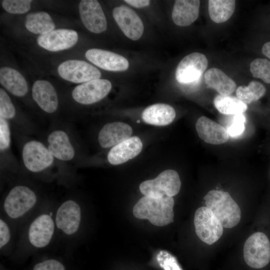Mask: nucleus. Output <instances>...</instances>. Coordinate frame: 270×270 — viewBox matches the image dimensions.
<instances>
[{"label": "nucleus", "instance_id": "1", "mask_svg": "<svg viewBox=\"0 0 270 270\" xmlns=\"http://www.w3.org/2000/svg\"><path fill=\"white\" fill-rule=\"evenodd\" d=\"M54 216V212L44 209L32 218L22 234V244L28 248L20 260L50 244L56 230Z\"/></svg>", "mask_w": 270, "mask_h": 270}, {"label": "nucleus", "instance_id": "2", "mask_svg": "<svg viewBox=\"0 0 270 270\" xmlns=\"http://www.w3.org/2000/svg\"><path fill=\"white\" fill-rule=\"evenodd\" d=\"M38 202V196L33 189L26 185L18 184L6 196L2 204V212L10 222L18 223L34 212Z\"/></svg>", "mask_w": 270, "mask_h": 270}, {"label": "nucleus", "instance_id": "3", "mask_svg": "<svg viewBox=\"0 0 270 270\" xmlns=\"http://www.w3.org/2000/svg\"><path fill=\"white\" fill-rule=\"evenodd\" d=\"M172 197L155 198L144 196L132 209L134 216L140 220H148L154 226H164L174 221Z\"/></svg>", "mask_w": 270, "mask_h": 270}, {"label": "nucleus", "instance_id": "4", "mask_svg": "<svg viewBox=\"0 0 270 270\" xmlns=\"http://www.w3.org/2000/svg\"><path fill=\"white\" fill-rule=\"evenodd\" d=\"M208 208L225 228L236 226L241 218L240 209L230 194L220 190H212L204 196Z\"/></svg>", "mask_w": 270, "mask_h": 270}, {"label": "nucleus", "instance_id": "5", "mask_svg": "<svg viewBox=\"0 0 270 270\" xmlns=\"http://www.w3.org/2000/svg\"><path fill=\"white\" fill-rule=\"evenodd\" d=\"M181 182L177 172L167 170L154 179L145 180L140 185V190L145 196L155 198L172 197L180 189Z\"/></svg>", "mask_w": 270, "mask_h": 270}, {"label": "nucleus", "instance_id": "6", "mask_svg": "<svg viewBox=\"0 0 270 270\" xmlns=\"http://www.w3.org/2000/svg\"><path fill=\"white\" fill-rule=\"evenodd\" d=\"M54 217L56 230L62 235L70 238L78 234L82 221V210L78 202L64 200L55 210Z\"/></svg>", "mask_w": 270, "mask_h": 270}, {"label": "nucleus", "instance_id": "7", "mask_svg": "<svg viewBox=\"0 0 270 270\" xmlns=\"http://www.w3.org/2000/svg\"><path fill=\"white\" fill-rule=\"evenodd\" d=\"M244 258L246 264L254 268L266 266L270 261V242L263 232L252 234L244 246Z\"/></svg>", "mask_w": 270, "mask_h": 270}, {"label": "nucleus", "instance_id": "8", "mask_svg": "<svg viewBox=\"0 0 270 270\" xmlns=\"http://www.w3.org/2000/svg\"><path fill=\"white\" fill-rule=\"evenodd\" d=\"M194 225L198 236L209 245L218 241L223 234L224 227L220 222L206 206H202L196 210Z\"/></svg>", "mask_w": 270, "mask_h": 270}, {"label": "nucleus", "instance_id": "9", "mask_svg": "<svg viewBox=\"0 0 270 270\" xmlns=\"http://www.w3.org/2000/svg\"><path fill=\"white\" fill-rule=\"evenodd\" d=\"M54 158L47 146L40 141L31 140L23 146V164L30 172L38 173L46 170L53 164Z\"/></svg>", "mask_w": 270, "mask_h": 270}, {"label": "nucleus", "instance_id": "10", "mask_svg": "<svg viewBox=\"0 0 270 270\" xmlns=\"http://www.w3.org/2000/svg\"><path fill=\"white\" fill-rule=\"evenodd\" d=\"M208 60L204 54L192 52L184 56L176 68L175 76L182 84H190L198 82L206 70Z\"/></svg>", "mask_w": 270, "mask_h": 270}, {"label": "nucleus", "instance_id": "11", "mask_svg": "<svg viewBox=\"0 0 270 270\" xmlns=\"http://www.w3.org/2000/svg\"><path fill=\"white\" fill-rule=\"evenodd\" d=\"M58 71L62 78L74 83H84L101 76L97 68L84 61L76 60L62 62L58 66Z\"/></svg>", "mask_w": 270, "mask_h": 270}, {"label": "nucleus", "instance_id": "12", "mask_svg": "<svg viewBox=\"0 0 270 270\" xmlns=\"http://www.w3.org/2000/svg\"><path fill=\"white\" fill-rule=\"evenodd\" d=\"M112 88L108 80L96 79L76 86L72 92L74 100L78 103L90 104L105 98Z\"/></svg>", "mask_w": 270, "mask_h": 270}, {"label": "nucleus", "instance_id": "13", "mask_svg": "<svg viewBox=\"0 0 270 270\" xmlns=\"http://www.w3.org/2000/svg\"><path fill=\"white\" fill-rule=\"evenodd\" d=\"M114 18L124 34L129 38L138 40L144 32V24L138 14L130 8L121 6L112 10Z\"/></svg>", "mask_w": 270, "mask_h": 270}, {"label": "nucleus", "instance_id": "14", "mask_svg": "<svg viewBox=\"0 0 270 270\" xmlns=\"http://www.w3.org/2000/svg\"><path fill=\"white\" fill-rule=\"evenodd\" d=\"M78 8L82 22L88 30L99 34L106 30V18L98 1L81 0Z\"/></svg>", "mask_w": 270, "mask_h": 270}, {"label": "nucleus", "instance_id": "15", "mask_svg": "<svg viewBox=\"0 0 270 270\" xmlns=\"http://www.w3.org/2000/svg\"><path fill=\"white\" fill-rule=\"evenodd\" d=\"M78 40V34L75 30L58 29L39 36L37 42L40 46L48 50L57 52L72 47Z\"/></svg>", "mask_w": 270, "mask_h": 270}, {"label": "nucleus", "instance_id": "16", "mask_svg": "<svg viewBox=\"0 0 270 270\" xmlns=\"http://www.w3.org/2000/svg\"><path fill=\"white\" fill-rule=\"evenodd\" d=\"M86 57L94 65L109 71L126 70L129 66L128 60L123 56L104 50L90 49L86 51Z\"/></svg>", "mask_w": 270, "mask_h": 270}, {"label": "nucleus", "instance_id": "17", "mask_svg": "<svg viewBox=\"0 0 270 270\" xmlns=\"http://www.w3.org/2000/svg\"><path fill=\"white\" fill-rule=\"evenodd\" d=\"M47 148L54 158L68 162L74 157V148L66 132L60 130L52 132L47 138Z\"/></svg>", "mask_w": 270, "mask_h": 270}, {"label": "nucleus", "instance_id": "18", "mask_svg": "<svg viewBox=\"0 0 270 270\" xmlns=\"http://www.w3.org/2000/svg\"><path fill=\"white\" fill-rule=\"evenodd\" d=\"M196 128L199 137L206 143L220 144L228 140L229 135L225 128L206 116L198 119Z\"/></svg>", "mask_w": 270, "mask_h": 270}, {"label": "nucleus", "instance_id": "19", "mask_svg": "<svg viewBox=\"0 0 270 270\" xmlns=\"http://www.w3.org/2000/svg\"><path fill=\"white\" fill-rule=\"evenodd\" d=\"M142 148V143L138 137H130L112 147L107 158L112 165L122 164L138 156Z\"/></svg>", "mask_w": 270, "mask_h": 270}, {"label": "nucleus", "instance_id": "20", "mask_svg": "<svg viewBox=\"0 0 270 270\" xmlns=\"http://www.w3.org/2000/svg\"><path fill=\"white\" fill-rule=\"evenodd\" d=\"M34 100L42 110L52 114L58 108V98L53 86L48 81L38 80L35 82L32 88Z\"/></svg>", "mask_w": 270, "mask_h": 270}, {"label": "nucleus", "instance_id": "21", "mask_svg": "<svg viewBox=\"0 0 270 270\" xmlns=\"http://www.w3.org/2000/svg\"><path fill=\"white\" fill-rule=\"evenodd\" d=\"M132 132L131 126L126 123H108L102 128L98 133V142L104 148L113 147L130 138Z\"/></svg>", "mask_w": 270, "mask_h": 270}, {"label": "nucleus", "instance_id": "22", "mask_svg": "<svg viewBox=\"0 0 270 270\" xmlns=\"http://www.w3.org/2000/svg\"><path fill=\"white\" fill-rule=\"evenodd\" d=\"M200 6L198 0H176L172 14L173 22L180 26L190 25L198 16Z\"/></svg>", "mask_w": 270, "mask_h": 270}, {"label": "nucleus", "instance_id": "23", "mask_svg": "<svg viewBox=\"0 0 270 270\" xmlns=\"http://www.w3.org/2000/svg\"><path fill=\"white\" fill-rule=\"evenodd\" d=\"M142 117L146 124L164 126L172 122L176 117V112L171 106L159 103L146 108L143 111Z\"/></svg>", "mask_w": 270, "mask_h": 270}, {"label": "nucleus", "instance_id": "24", "mask_svg": "<svg viewBox=\"0 0 270 270\" xmlns=\"http://www.w3.org/2000/svg\"><path fill=\"white\" fill-rule=\"evenodd\" d=\"M0 82L6 90L16 96H23L28 92V86L24 77L11 68H0Z\"/></svg>", "mask_w": 270, "mask_h": 270}, {"label": "nucleus", "instance_id": "25", "mask_svg": "<svg viewBox=\"0 0 270 270\" xmlns=\"http://www.w3.org/2000/svg\"><path fill=\"white\" fill-rule=\"evenodd\" d=\"M204 78L208 86L215 90L221 95H230L236 88L234 81L218 68L208 69L205 72Z\"/></svg>", "mask_w": 270, "mask_h": 270}, {"label": "nucleus", "instance_id": "26", "mask_svg": "<svg viewBox=\"0 0 270 270\" xmlns=\"http://www.w3.org/2000/svg\"><path fill=\"white\" fill-rule=\"evenodd\" d=\"M25 26L30 32L40 35L46 34L54 30L55 28L54 24L50 15L44 12L28 14Z\"/></svg>", "mask_w": 270, "mask_h": 270}, {"label": "nucleus", "instance_id": "27", "mask_svg": "<svg viewBox=\"0 0 270 270\" xmlns=\"http://www.w3.org/2000/svg\"><path fill=\"white\" fill-rule=\"evenodd\" d=\"M236 1L234 0H209L208 10L210 19L217 24L227 21L234 14Z\"/></svg>", "mask_w": 270, "mask_h": 270}, {"label": "nucleus", "instance_id": "28", "mask_svg": "<svg viewBox=\"0 0 270 270\" xmlns=\"http://www.w3.org/2000/svg\"><path fill=\"white\" fill-rule=\"evenodd\" d=\"M214 104L216 110L224 115L242 114L248 108L246 104L230 95H217L214 100Z\"/></svg>", "mask_w": 270, "mask_h": 270}, {"label": "nucleus", "instance_id": "29", "mask_svg": "<svg viewBox=\"0 0 270 270\" xmlns=\"http://www.w3.org/2000/svg\"><path fill=\"white\" fill-rule=\"evenodd\" d=\"M266 92V88L262 84L252 80L248 86H238L236 90V94L241 101L248 104L260 98L265 94Z\"/></svg>", "mask_w": 270, "mask_h": 270}, {"label": "nucleus", "instance_id": "30", "mask_svg": "<svg viewBox=\"0 0 270 270\" xmlns=\"http://www.w3.org/2000/svg\"><path fill=\"white\" fill-rule=\"evenodd\" d=\"M28 270H72L63 260L52 256L36 258Z\"/></svg>", "mask_w": 270, "mask_h": 270}, {"label": "nucleus", "instance_id": "31", "mask_svg": "<svg viewBox=\"0 0 270 270\" xmlns=\"http://www.w3.org/2000/svg\"><path fill=\"white\" fill-rule=\"evenodd\" d=\"M225 116L224 127L228 135L236 137L242 134L245 129L246 118L244 115L242 114Z\"/></svg>", "mask_w": 270, "mask_h": 270}, {"label": "nucleus", "instance_id": "32", "mask_svg": "<svg viewBox=\"0 0 270 270\" xmlns=\"http://www.w3.org/2000/svg\"><path fill=\"white\" fill-rule=\"evenodd\" d=\"M250 70L254 78L270 84V60L265 58L254 59L250 64Z\"/></svg>", "mask_w": 270, "mask_h": 270}, {"label": "nucleus", "instance_id": "33", "mask_svg": "<svg viewBox=\"0 0 270 270\" xmlns=\"http://www.w3.org/2000/svg\"><path fill=\"white\" fill-rule=\"evenodd\" d=\"M10 221L4 216L0 218V250L1 254L7 256L9 254L8 247L12 240V228Z\"/></svg>", "mask_w": 270, "mask_h": 270}, {"label": "nucleus", "instance_id": "34", "mask_svg": "<svg viewBox=\"0 0 270 270\" xmlns=\"http://www.w3.org/2000/svg\"><path fill=\"white\" fill-rule=\"evenodd\" d=\"M32 2L30 0H4L2 1V6L8 12L20 14L29 10Z\"/></svg>", "mask_w": 270, "mask_h": 270}, {"label": "nucleus", "instance_id": "35", "mask_svg": "<svg viewBox=\"0 0 270 270\" xmlns=\"http://www.w3.org/2000/svg\"><path fill=\"white\" fill-rule=\"evenodd\" d=\"M16 115L15 108L8 94L0 89V117L6 120L12 119Z\"/></svg>", "mask_w": 270, "mask_h": 270}, {"label": "nucleus", "instance_id": "36", "mask_svg": "<svg viewBox=\"0 0 270 270\" xmlns=\"http://www.w3.org/2000/svg\"><path fill=\"white\" fill-rule=\"evenodd\" d=\"M10 144V130L8 120L0 117V150H6Z\"/></svg>", "mask_w": 270, "mask_h": 270}, {"label": "nucleus", "instance_id": "37", "mask_svg": "<svg viewBox=\"0 0 270 270\" xmlns=\"http://www.w3.org/2000/svg\"><path fill=\"white\" fill-rule=\"evenodd\" d=\"M124 2L136 8L147 6L150 3V1L148 0H126Z\"/></svg>", "mask_w": 270, "mask_h": 270}, {"label": "nucleus", "instance_id": "38", "mask_svg": "<svg viewBox=\"0 0 270 270\" xmlns=\"http://www.w3.org/2000/svg\"><path fill=\"white\" fill-rule=\"evenodd\" d=\"M262 52L270 60V41L266 42L262 47Z\"/></svg>", "mask_w": 270, "mask_h": 270}, {"label": "nucleus", "instance_id": "39", "mask_svg": "<svg viewBox=\"0 0 270 270\" xmlns=\"http://www.w3.org/2000/svg\"><path fill=\"white\" fill-rule=\"evenodd\" d=\"M0 270H6L4 267L1 266Z\"/></svg>", "mask_w": 270, "mask_h": 270}]
</instances>
